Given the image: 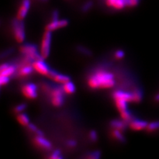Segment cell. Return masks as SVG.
I'll return each instance as SVG.
<instances>
[{"label": "cell", "instance_id": "1", "mask_svg": "<svg viewBox=\"0 0 159 159\" xmlns=\"http://www.w3.org/2000/svg\"><path fill=\"white\" fill-rule=\"evenodd\" d=\"M87 84L93 89H109L115 86L116 80L111 72L105 70H99L88 78Z\"/></svg>", "mask_w": 159, "mask_h": 159}, {"label": "cell", "instance_id": "2", "mask_svg": "<svg viewBox=\"0 0 159 159\" xmlns=\"http://www.w3.org/2000/svg\"><path fill=\"white\" fill-rule=\"evenodd\" d=\"M12 29L13 36L16 41L19 43H22L25 39V29L23 20L17 18L12 21Z\"/></svg>", "mask_w": 159, "mask_h": 159}, {"label": "cell", "instance_id": "3", "mask_svg": "<svg viewBox=\"0 0 159 159\" xmlns=\"http://www.w3.org/2000/svg\"><path fill=\"white\" fill-rule=\"evenodd\" d=\"M19 51L23 54L25 57L31 59L33 62L36 61V60L43 58L40 52L38 51L37 47L34 44L30 43L24 44L20 47Z\"/></svg>", "mask_w": 159, "mask_h": 159}, {"label": "cell", "instance_id": "4", "mask_svg": "<svg viewBox=\"0 0 159 159\" xmlns=\"http://www.w3.org/2000/svg\"><path fill=\"white\" fill-rule=\"evenodd\" d=\"M51 41H52V31H47L46 30L44 32L42 41L40 47V54L43 59H45L48 57L51 51Z\"/></svg>", "mask_w": 159, "mask_h": 159}, {"label": "cell", "instance_id": "5", "mask_svg": "<svg viewBox=\"0 0 159 159\" xmlns=\"http://www.w3.org/2000/svg\"><path fill=\"white\" fill-rule=\"evenodd\" d=\"M64 91L62 88H54L51 91V102L54 107H61L64 103Z\"/></svg>", "mask_w": 159, "mask_h": 159}, {"label": "cell", "instance_id": "6", "mask_svg": "<svg viewBox=\"0 0 159 159\" xmlns=\"http://www.w3.org/2000/svg\"><path fill=\"white\" fill-rule=\"evenodd\" d=\"M23 95L27 99H34L37 96V86L33 83H27L23 86L21 88Z\"/></svg>", "mask_w": 159, "mask_h": 159}, {"label": "cell", "instance_id": "7", "mask_svg": "<svg viewBox=\"0 0 159 159\" xmlns=\"http://www.w3.org/2000/svg\"><path fill=\"white\" fill-rule=\"evenodd\" d=\"M34 70L42 76H47L50 72V69L48 64L43 61V58L36 60L32 63Z\"/></svg>", "mask_w": 159, "mask_h": 159}, {"label": "cell", "instance_id": "8", "mask_svg": "<svg viewBox=\"0 0 159 159\" xmlns=\"http://www.w3.org/2000/svg\"><path fill=\"white\" fill-rule=\"evenodd\" d=\"M48 76L50 78H51L52 80H54L55 82L58 84H62L70 80V78L68 76L66 75V74L58 73L57 71L51 69V70H50Z\"/></svg>", "mask_w": 159, "mask_h": 159}, {"label": "cell", "instance_id": "9", "mask_svg": "<svg viewBox=\"0 0 159 159\" xmlns=\"http://www.w3.org/2000/svg\"><path fill=\"white\" fill-rule=\"evenodd\" d=\"M16 70L17 67L16 65L3 63L0 66V76L10 77L16 72Z\"/></svg>", "mask_w": 159, "mask_h": 159}, {"label": "cell", "instance_id": "10", "mask_svg": "<svg viewBox=\"0 0 159 159\" xmlns=\"http://www.w3.org/2000/svg\"><path fill=\"white\" fill-rule=\"evenodd\" d=\"M69 21L67 19H58L57 21H51V22L46 26V30L52 32L57 29L66 27Z\"/></svg>", "mask_w": 159, "mask_h": 159}, {"label": "cell", "instance_id": "11", "mask_svg": "<svg viewBox=\"0 0 159 159\" xmlns=\"http://www.w3.org/2000/svg\"><path fill=\"white\" fill-rule=\"evenodd\" d=\"M30 7H31V0H22L21 5L17 13V18L20 20H23L26 17Z\"/></svg>", "mask_w": 159, "mask_h": 159}, {"label": "cell", "instance_id": "12", "mask_svg": "<svg viewBox=\"0 0 159 159\" xmlns=\"http://www.w3.org/2000/svg\"><path fill=\"white\" fill-rule=\"evenodd\" d=\"M148 123L141 119H131L129 123V127L133 131H141L144 129H147Z\"/></svg>", "mask_w": 159, "mask_h": 159}, {"label": "cell", "instance_id": "13", "mask_svg": "<svg viewBox=\"0 0 159 159\" xmlns=\"http://www.w3.org/2000/svg\"><path fill=\"white\" fill-rule=\"evenodd\" d=\"M113 99H121L126 100L128 102H133L132 92H128L123 90H116L113 93Z\"/></svg>", "mask_w": 159, "mask_h": 159}, {"label": "cell", "instance_id": "14", "mask_svg": "<svg viewBox=\"0 0 159 159\" xmlns=\"http://www.w3.org/2000/svg\"><path fill=\"white\" fill-rule=\"evenodd\" d=\"M34 70L32 64L23 62V65L18 69V75L21 77H27Z\"/></svg>", "mask_w": 159, "mask_h": 159}, {"label": "cell", "instance_id": "15", "mask_svg": "<svg viewBox=\"0 0 159 159\" xmlns=\"http://www.w3.org/2000/svg\"><path fill=\"white\" fill-rule=\"evenodd\" d=\"M34 142L37 146L46 150H50L52 148V144L43 136H38L34 139Z\"/></svg>", "mask_w": 159, "mask_h": 159}, {"label": "cell", "instance_id": "16", "mask_svg": "<svg viewBox=\"0 0 159 159\" xmlns=\"http://www.w3.org/2000/svg\"><path fill=\"white\" fill-rule=\"evenodd\" d=\"M127 121L123 120V119H113L110 122L111 127L118 130L123 131L125 130L127 127Z\"/></svg>", "mask_w": 159, "mask_h": 159}, {"label": "cell", "instance_id": "17", "mask_svg": "<svg viewBox=\"0 0 159 159\" xmlns=\"http://www.w3.org/2000/svg\"><path fill=\"white\" fill-rule=\"evenodd\" d=\"M114 102H115L116 106L117 109V110L119 111V113L128 109L129 102L127 101L124 100V99H114Z\"/></svg>", "mask_w": 159, "mask_h": 159}, {"label": "cell", "instance_id": "18", "mask_svg": "<svg viewBox=\"0 0 159 159\" xmlns=\"http://www.w3.org/2000/svg\"><path fill=\"white\" fill-rule=\"evenodd\" d=\"M62 88L64 92L66 94H72L76 91V86L70 80L63 84Z\"/></svg>", "mask_w": 159, "mask_h": 159}, {"label": "cell", "instance_id": "19", "mask_svg": "<svg viewBox=\"0 0 159 159\" xmlns=\"http://www.w3.org/2000/svg\"><path fill=\"white\" fill-rule=\"evenodd\" d=\"M17 121L19 122V123L20 125H21L23 126H28L29 124L30 123V121H29V118L28 117V116L27 115L26 113H19L17 117Z\"/></svg>", "mask_w": 159, "mask_h": 159}, {"label": "cell", "instance_id": "20", "mask_svg": "<svg viewBox=\"0 0 159 159\" xmlns=\"http://www.w3.org/2000/svg\"><path fill=\"white\" fill-rule=\"evenodd\" d=\"M112 136L113 138H115L116 140L118 141L121 142V143H125V138L123 135V133H121V131L118 130V129H113V130L112 131Z\"/></svg>", "mask_w": 159, "mask_h": 159}, {"label": "cell", "instance_id": "21", "mask_svg": "<svg viewBox=\"0 0 159 159\" xmlns=\"http://www.w3.org/2000/svg\"><path fill=\"white\" fill-rule=\"evenodd\" d=\"M133 95V102H136L138 103L141 101L143 98V93L141 90L139 89H135L132 92Z\"/></svg>", "mask_w": 159, "mask_h": 159}, {"label": "cell", "instance_id": "22", "mask_svg": "<svg viewBox=\"0 0 159 159\" xmlns=\"http://www.w3.org/2000/svg\"><path fill=\"white\" fill-rule=\"evenodd\" d=\"M120 116L121 119L127 122L130 121L132 119V114L129 111V109H127L125 111H123L120 112Z\"/></svg>", "mask_w": 159, "mask_h": 159}, {"label": "cell", "instance_id": "23", "mask_svg": "<svg viewBox=\"0 0 159 159\" xmlns=\"http://www.w3.org/2000/svg\"><path fill=\"white\" fill-rule=\"evenodd\" d=\"M27 127H28V129L31 132L36 133L37 135H38V136H43V133L41 130H39V129L35 125H34V124L29 123V125H28V126H27Z\"/></svg>", "mask_w": 159, "mask_h": 159}, {"label": "cell", "instance_id": "24", "mask_svg": "<svg viewBox=\"0 0 159 159\" xmlns=\"http://www.w3.org/2000/svg\"><path fill=\"white\" fill-rule=\"evenodd\" d=\"M147 129L149 132H152L158 130V129H159V121H155L148 124Z\"/></svg>", "mask_w": 159, "mask_h": 159}, {"label": "cell", "instance_id": "25", "mask_svg": "<svg viewBox=\"0 0 159 159\" xmlns=\"http://www.w3.org/2000/svg\"><path fill=\"white\" fill-rule=\"evenodd\" d=\"M93 6V2L92 0H88L85 3H84L82 7V11L83 13H86L89 11V10Z\"/></svg>", "mask_w": 159, "mask_h": 159}, {"label": "cell", "instance_id": "26", "mask_svg": "<svg viewBox=\"0 0 159 159\" xmlns=\"http://www.w3.org/2000/svg\"><path fill=\"white\" fill-rule=\"evenodd\" d=\"M50 159H62L63 158L61 152L59 150H55L48 157Z\"/></svg>", "mask_w": 159, "mask_h": 159}, {"label": "cell", "instance_id": "27", "mask_svg": "<svg viewBox=\"0 0 159 159\" xmlns=\"http://www.w3.org/2000/svg\"><path fill=\"white\" fill-rule=\"evenodd\" d=\"M100 157H101V152L99 151H95L89 153L87 158L89 159H98L100 158Z\"/></svg>", "mask_w": 159, "mask_h": 159}, {"label": "cell", "instance_id": "28", "mask_svg": "<svg viewBox=\"0 0 159 159\" xmlns=\"http://www.w3.org/2000/svg\"><path fill=\"white\" fill-rule=\"evenodd\" d=\"M27 107V105L25 103H20L19 105H17L16 107H15V111L16 113H21L22 111H23L25 109H26Z\"/></svg>", "mask_w": 159, "mask_h": 159}, {"label": "cell", "instance_id": "29", "mask_svg": "<svg viewBox=\"0 0 159 159\" xmlns=\"http://www.w3.org/2000/svg\"><path fill=\"white\" fill-rule=\"evenodd\" d=\"M89 139H90V140L93 142H95L97 141L98 139V134L97 132L94 130H92L90 132H89Z\"/></svg>", "mask_w": 159, "mask_h": 159}, {"label": "cell", "instance_id": "30", "mask_svg": "<svg viewBox=\"0 0 159 159\" xmlns=\"http://www.w3.org/2000/svg\"><path fill=\"white\" fill-rule=\"evenodd\" d=\"M9 82V77L0 76V84H1L2 86L6 85L7 84H8Z\"/></svg>", "mask_w": 159, "mask_h": 159}, {"label": "cell", "instance_id": "31", "mask_svg": "<svg viewBox=\"0 0 159 159\" xmlns=\"http://www.w3.org/2000/svg\"><path fill=\"white\" fill-rule=\"evenodd\" d=\"M125 56V52L122 50H118L115 52V58L116 59H122Z\"/></svg>", "mask_w": 159, "mask_h": 159}, {"label": "cell", "instance_id": "32", "mask_svg": "<svg viewBox=\"0 0 159 159\" xmlns=\"http://www.w3.org/2000/svg\"><path fill=\"white\" fill-rule=\"evenodd\" d=\"M59 19V11L57 9H54L52 13V21H57Z\"/></svg>", "mask_w": 159, "mask_h": 159}, {"label": "cell", "instance_id": "33", "mask_svg": "<svg viewBox=\"0 0 159 159\" xmlns=\"http://www.w3.org/2000/svg\"><path fill=\"white\" fill-rule=\"evenodd\" d=\"M79 51H80V52H82V53L86 54V55H88V56H89V55H90V54H91L90 51H89V50L86 49L85 48H84V47H80V48H79Z\"/></svg>", "mask_w": 159, "mask_h": 159}, {"label": "cell", "instance_id": "34", "mask_svg": "<svg viewBox=\"0 0 159 159\" xmlns=\"http://www.w3.org/2000/svg\"><path fill=\"white\" fill-rule=\"evenodd\" d=\"M66 145L70 147H74L76 145V142L74 140H72L71 139V140H69L67 141Z\"/></svg>", "mask_w": 159, "mask_h": 159}, {"label": "cell", "instance_id": "35", "mask_svg": "<svg viewBox=\"0 0 159 159\" xmlns=\"http://www.w3.org/2000/svg\"><path fill=\"white\" fill-rule=\"evenodd\" d=\"M116 1V0H106V4L107 6L113 7V4H114V3H115Z\"/></svg>", "mask_w": 159, "mask_h": 159}, {"label": "cell", "instance_id": "36", "mask_svg": "<svg viewBox=\"0 0 159 159\" xmlns=\"http://www.w3.org/2000/svg\"><path fill=\"white\" fill-rule=\"evenodd\" d=\"M155 100L159 101V93L157 94V95L156 96V97H155Z\"/></svg>", "mask_w": 159, "mask_h": 159}, {"label": "cell", "instance_id": "37", "mask_svg": "<svg viewBox=\"0 0 159 159\" xmlns=\"http://www.w3.org/2000/svg\"><path fill=\"white\" fill-rule=\"evenodd\" d=\"M41 1H42L43 2H48V0H41Z\"/></svg>", "mask_w": 159, "mask_h": 159}]
</instances>
